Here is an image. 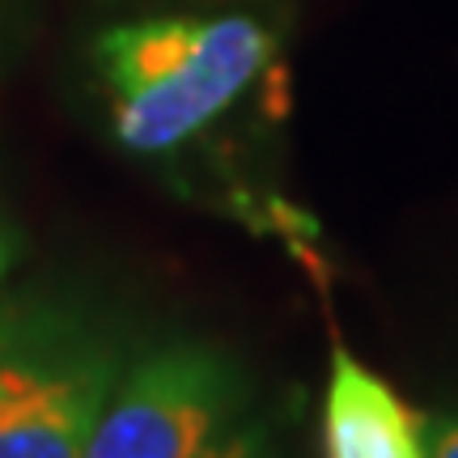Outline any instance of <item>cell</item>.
<instances>
[{
	"label": "cell",
	"mask_w": 458,
	"mask_h": 458,
	"mask_svg": "<svg viewBox=\"0 0 458 458\" xmlns=\"http://www.w3.org/2000/svg\"><path fill=\"white\" fill-rule=\"evenodd\" d=\"M293 38L297 0H98L81 68L128 162L323 276V225L289 187Z\"/></svg>",
	"instance_id": "obj_1"
},
{
	"label": "cell",
	"mask_w": 458,
	"mask_h": 458,
	"mask_svg": "<svg viewBox=\"0 0 458 458\" xmlns=\"http://www.w3.org/2000/svg\"><path fill=\"white\" fill-rule=\"evenodd\" d=\"M131 335L64 289L0 293V458H81Z\"/></svg>",
	"instance_id": "obj_2"
},
{
	"label": "cell",
	"mask_w": 458,
	"mask_h": 458,
	"mask_svg": "<svg viewBox=\"0 0 458 458\" xmlns=\"http://www.w3.org/2000/svg\"><path fill=\"white\" fill-rule=\"evenodd\" d=\"M250 408L242 360L208 335L131 348L81 458H208Z\"/></svg>",
	"instance_id": "obj_3"
},
{
	"label": "cell",
	"mask_w": 458,
	"mask_h": 458,
	"mask_svg": "<svg viewBox=\"0 0 458 458\" xmlns=\"http://www.w3.org/2000/svg\"><path fill=\"white\" fill-rule=\"evenodd\" d=\"M428 420L344 344L323 391V458H428Z\"/></svg>",
	"instance_id": "obj_4"
},
{
	"label": "cell",
	"mask_w": 458,
	"mask_h": 458,
	"mask_svg": "<svg viewBox=\"0 0 458 458\" xmlns=\"http://www.w3.org/2000/svg\"><path fill=\"white\" fill-rule=\"evenodd\" d=\"M208 458H276V450H272L267 428L255 425V420H242Z\"/></svg>",
	"instance_id": "obj_5"
},
{
	"label": "cell",
	"mask_w": 458,
	"mask_h": 458,
	"mask_svg": "<svg viewBox=\"0 0 458 458\" xmlns=\"http://www.w3.org/2000/svg\"><path fill=\"white\" fill-rule=\"evenodd\" d=\"M428 458H458V411L428 420Z\"/></svg>",
	"instance_id": "obj_6"
},
{
	"label": "cell",
	"mask_w": 458,
	"mask_h": 458,
	"mask_svg": "<svg viewBox=\"0 0 458 458\" xmlns=\"http://www.w3.org/2000/svg\"><path fill=\"white\" fill-rule=\"evenodd\" d=\"M17 255H21V233H17V225L9 216L0 213V293H4V284L13 276Z\"/></svg>",
	"instance_id": "obj_7"
}]
</instances>
